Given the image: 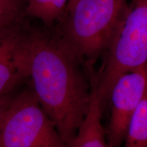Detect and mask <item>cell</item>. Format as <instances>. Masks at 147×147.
<instances>
[{
  "label": "cell",
  "instance_id": "9c48e42d",
  "mask_svg": "<svg viewBox=\"0 0 147 147\" xmlns=\"http://www.w3.org/2000/svg\"><path fill=\"white\" fill-rule=\"evenodd\" d=\"M123 147H147V89L132 115Z\"/></svg>",
  "mask_w": 147,
  "mask_h": 147
},
{
  "label": "cell",
  "instance_id": "7c38bea8",
  "mask_svg": "<svg viewBox=\"0 0 147 147\" xmlns=\"http://www.w3.org/2000/svg\"><path fill=\"white\" fill-rule=\"evenodd\" d=\"M74 1V0H69V2H68V3H69V2H71V1Z\"/></svg>",
  "mask_w": 147,
  "mask_h": 147
},
{
  "label": "cell",
  "instance_id": "5b68a950",
  "mask_svg": "<svg viewBox=\"0 0 147 147\" xmlns=\"http://www.w3.org/2000/svg\"><path fill=\"white\" fill-rule=\"evenodd\" d=\"M147 89V63L117 79L110 92V117L106 138L110 147L123 144L132 115Z\"/></svg>",
  "mask_w": 147,
  "mask_h": 147
},
{
  "label": "cell",
  "instance_id": "8992f818",
  "mask_svg": "<svg viewBox=\"0 0 147 147\" xmlns=\"http://www.w3.org/2000/svg\"><path fill=\"white\" fill-rule=\"evenodd\" d=\"M26 31L23 21L0 28V95L28 78Z\"/></svg>",
  "mask_w": 147,
  "mask_h": 147
},
{
  "label": "cell",
  "instance_id": "52a82bcc",
  "mask_svg": "<svg viewBox=\"0 0 147 147\" xmlns=\"http://www.w3.org/2000/svg\"><path fill=\"white\" fill-rule=\"evenodd\" d=\"M91 96L88 111L69 147H110L102 123V110L95 78H91Z\"/></svg>",
  "mask_w": 147,
  "mask_h": 147
},
{
  "label": "cell",
  "instance_id": "3957f363",
  "mask_svg": "<svg viewBox=\"0 0 147 147\" xmlns=\"http://www.w3.org/2000/svg\"><path fill=\"white\" fill-rule=\"evenodd\" d=\"M95 72L97 97L102 111L121 76L147 63V0H131L120 25Z\"/></svg>",
  "mask_w": 147,
  "mask_h": 147
},
{
  "label": "cell",
  "instance_id": "6da1fadb",
  "mask_svg": "<svg viewBox=\"0 0 147 147\" xmlns=\"http://www.w3.org/2000/svg\"><path fill=\"white\" fill-rule=\"evenodd\" d=\"M26 49L29 87L69 146L91 101L89 73L53 32L27 26Z\"/></svg>",
  "mask_w": 147,
  "mask_h": 147
},
{
  "label": "cell",
  "instance_id": "8fae6325",
  "mask_svg": "<svg viewBox=\"0 0 147 147\" xmlns=\"http://www.w3.org/2000/svg\"><path fill=\"white\" fill-rule=\"evenodd\" d=\"M12 97H11L10 94L0 95V123L2 120Z\"/></svg>",
  "mask_w": 147,
  "mask_h": 147
},
{
  "label": "cell",
  "instance_id": "30bf717a",
  "mask_svg": "<svg viewBox=\"0 0 147 147\" xmlns=\"http://www.w3.org/2000/svg\"><path fill=\"white\" fill-rule=\"evenodd\" d=\"M27 0H0V28L23 19Z\"/></svg>",
  "mask_w": 147,
  "mask_h": 147
},
{
  "label": "cell",
  "instance_id": "7a4b0ae2",
  "mask_svg": "<svg viewBox=\"0 0 147 147\" xmlns=\"http://www.w3.org/2000/svg\"><path fill=\"white\" fill-rule=\"evenodd\" d=\"M128 3L129 0H74L67 3L53 33L92 73L107 51Z\"/></svg>",
  "mask_w": 147,
  "mask_h": 147
},
{
  "label": "cell",
  "instance_id": "ba28073f",
  "mask_svg": "<svg viewBox=\"0 0 147 147\" xmlns=\"http://www.w3.org/2000/svg\"><path fill=\"white\" fill-rule=\"evenodd\" d=\"M69 0H27L24 15L38 19L48 27L56 25Z\"/></svg>",
  "mask_w": 147,
  "mask_h": 147
},
{
  "label": "cell",
  "instance_id": "277c9868",
  "mask_svg": "<svg viewBox=\"0 0 147 147\" xmlns=\"http://www.w3.org/2000/svg\"><path fill=\"white\" fill-rule=\"evenodd\" d=\"M0 147H69L30 87L12 97L0 123Z\"/></svg>",
  "mask_w": 147,
  "mask_h": 147
}]
</instances>
